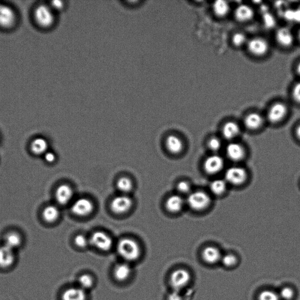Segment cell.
I'll return each mask as SVG.
<instances>
[{
  "label": "cell",
  "mask_w": 300,
  "mask_h": 300,
  "mask_svg": "<svg viewBox=\"0 0 300 300\" xmlns=\"http://www.w3.org/2000/svg\"><path fill=\"white\" fill-rule=\"evenodd\" d=\"M254 11L252 8L247 4H240L234 11V17L237 21L247 22L254 18Z\"/></svg>",
  "instance_id": "cell-15"
},
{
  "label": "cell",
  "mask_w": 300,
  "mask_h": 300,
  "mask_svg": "<svg viewBox=\"0 0 300 300\" xmlns=\"http://www.w3.org/2000/svg\"><path fill=\"white\" fill-rule=\"evenodd\" d=\"M227 188V183L225 180H215L211 183L210 190L215 195H220L224 193Z\"/></svg>",
  "instance_id": "cell-29"
},
{
  "label": "cell",
  "mask_w": 300,
  "mask_h": 300,
  "mask_svg": "<svg viewBox=\"0 0 300 300\" xmlns=\"http://www.w3.org/2000/svg\"><path fill=\"white\" fill-rule=\"evenodd\" d=\"M177 189L178 191L181 194H187L190 192L191 186L186 181H181V182L178 183Z\"/></svg>",
  "instance_id": "cell-38"
},
{
  "label": "cell",
  "mask_w": 300,
  "mask_h": 300,
  "mask_svg": "<svg viewBox=\"0 0 300 300\" xmlns=\"http://www.w3.org/2000/svg\"><path fill=\"white\" fill-rule=\"evenodd\" d=\"M296 72L297 73V74H298L299 76H300V62H299V63L297 65Z\"/></svg>",
  "instance_id": "cell-44"
},
{
  "label": "cell",
  "mask_w": 300,
  "mask_h": 300,
  "mask_svg": "<svg viewBox=\"0 0 300 300\" xmlns=\"http://www.w3.org/2000/svg\"><path fill=\"white\" fill-rule=\"evenodd\" d=\"M16 261V256L13 249L5 245L0 247V267L8 268L11 267Z\"/></svg>",
  "instance_id": "cell-14"
},
{
  "label": "cell",
  "mask_w": 300,
  "mask_h": 300,
  "mask_svg": "<svg viewBox=\"0 0 300 300\" xmlns=\"http://www.w3.org/2000/svg\"><path fill=\"white\" fill-rule=\"evenodd\" d=\"M296 134L298 139L300 141V124L297 126L296 130Z\"/></svg>",
  "instance_id": "cell-43"
},
{
  "label": "cell",
  "mask_w": 300,
  "mask_h": 300,
  "mask_svg": "<svg viewBox=\"0 0 300 300\" xmlns=\"http://www.w3.org/2000/svg\"><path fill=\"white\" fill-rule=\"evenodd\" d=\"M86 291L80 287L68 288L62 294V300H86Z\"/></svg>",
  "instance_id": "cell-21"
},
{
  "label": "cell",
  "mask_w": 300,
  "mask_h": 300,
  "mask_svg": "<svg viewBox=\"0 0 300 300\" xmlns=\"http://www.w3.org/2000/svg\"><path fill=\"white\" fill-rule=\"evenodd\" d=\"M48 149V143L44 138L37 137L31 142V151L36 155L45 154L47 152Z\"/></svg>",
  "instance_id": "cell-26"
},
{
  "label": "cell",
  "mask_w": 300,
  "mask_h": 300,
  "mask_svg": "<svg viewBox=\"0 0 300 300\" xmlns=\"http://www.w3.org/2000/svg\"><path fill=\"white\" fill-rule=\"evenodd\" d=\"M90 244L101 251H109L113 246V240L108 234L102 231H96L89 239Z\"/></svg>",
  "instance_id": "cell-7"
},
{
  "label": "cell",
  "mask_w": 300,
  "mask_h": 300,
  "mask_svg": "<svg viewBox=\"0 0 300 300\" xmlns=\"http://www.w3.org/2000/svg\"><path fill=\"white\" fill-rule=\"evenodd\" d=\"M45 160L48 163H53L56 160V155L53 152L47 151L44 154Z\"/></svg>",
  "instance_id": "cell-41"
},
{
  "label": "cell",
  "mask_w": 300,
  "mask_h": 300,
  "mask_svg": "<svg viewBox=\"0 0 300 300\" xmlns=\"http://www.w3.org/2000/svg\"><path fill=\"white\" fill-rule=\"evenodd\" d=\"M117 250L118 254L127 262H133L139 258L141 249L135 240L123 238L118 242Z\"/></svg>",
  "instance_id": "cell-1"
},
{
  "label": "cell",
  "mask_w": 300,
  "mask_h": 300,
  "mask_svg": "<svg viewBox=\"0 0 300 300\" xmlns=\"http://www.w3.org/2000/svg\"><path fill=\"white\" fill-rule=\"evenodd\" d=\"M75 244L79 248H85L89 244V240L83 234H78L74 239Z\"/></svg>",
  "instance_id": "cell-36"
},
{
  "label": "cell",
  "mask_w": 300,
  "mask_h": 300,
  "mask_svg": "<svg viewBox=\"0 0 300 300\" xmlns=\"http://www.w3.org/2000/svg\"><path fill=\"white\" fill-rule=\"evenodd\" d=\"M34 18L39 26L44 28L52 27L55 19L52 8L43 4L36 7L34 11Z\"/></svg>",
  "instance_id": "cell-2"
},
{
  "label": "cell",
  "mask_w": 300,
  "mask_h": 300,
  "mask_svg": "<svg viewBox=\"0 0 300 300\" xmlns=\"http://www.w3.org/2000/svg\"><path fill=\"white\" fill-rule=\"evenodd\" d=\"M184 202V200L180 195H172L167 200L166 207L169 212L177 213L183 209Z\"/></svg>",
  "instance_id": "cell-24"
},
{
  "label": "cell",
  "mask_w": 300,
  "mask_h": 300,
  "mask_svg": "<svg viewBox=\"0 0 300 300\" xmlns=\"http://www.w3.org/2000/svg\"><path fill=\"white\" fill-rule=\"evenodd\" d=\"M73 195L72 188L67 184L59 186L55 192L56 200L62 205L67 204L71 200Z\"/></svg>",
  "instance_id": "cell-16"
},
{
  "label": "cell",
  "mask_w": 300,
  "mask_h": 300,
  "mask_svg": "<svg viewBox=\"0 0 300 300\" xmlns=\"http://www.w3.org/2000/svg\"><path fill=\"white\" fill-rule=\"evenodd\" d=\"M297 37H298L299 40L300 41V28L297 33Z\"/></svg>",
  "instance_id": "cell-45"
},
{
  "label": "cell",
  "mask_w": 300,
  "mask_h": 300,
  "mask_svg": "<svg viewBox=\"0 0 300 300\" xmlns=\"http://www.w3.org/2000/svg\"><path fill=\"white\" fill-rule=\"evenodd\" d=\"M132 268L127 263H120L115 266L113 274L118 282H124L131 275Z\"/></svg>",
  "instance_id": "cell-23"
},
{
  "label": "cell",
  "mask_w": 300,
  "mask_h": 300,
  "mask_svg": "<svg viewBox=\"0 0 300 300\" xmlns=\"http://www.w3.org/2000/svg\"><path fill=\"white\" fill-rule=\"evenodd\" d=\"M94 205L91 200L82 198L75 200L71 207V211L79 217H86L92 213Z\"/></svg>",
  "instance_id": "cell-10"
},
{
  "label": "cell",
  "mask_w": 300,
  "mask_h": 300,
  "mask_svg": "<svg viewBox=\"0 0 300 300\" xmlns=\"http://www.w3.org/2000/svg\"><path fill=\"white\" fill-rule=\"evenodd\" d=\"M276 40L280 46L289 48L294 44V36L289 28L282 27L277 31Z\"/></svg>",
  "instance_id": "cell-13"
},
{
  "label": "cell",
  "mask_w": 300,
  "mask_h": 300,
  "mask_svg": "<svg viewBox=\"0 0 300 300\" xmlns=\"http://www.w3.org/2000/svg\"><path fill=\"white\" fill-rule=\"evenodd\" d=\"M65 5L63 1H53L50 2V8L54 11H61L64 9Z\"/></svg>",
  "instance_id": "cell-40"
},
{
  "label": "cell",
  "mask_w": 300,
  "mask_h": 300,
  "mask_svg": "<svg viewBox=\"0 0 300 300\" xmlns=\"http://www.w3.org/2000/svg\"><path fill=\"white\" fill-rule=\"evenodd\" d=\"M279 294L280 299L293 300L296 297V291L293 287H285L282 288Z\"/></svg>",
  "instance_id": "cell-33"
},
{
  "label": "cell",
  "mask_w": 300,
  "mask_h": 300,
  "mask_svg": "<svg viewBox=\"0 0 300 300\" xmlns=\"http://www.w3.org/2000/svg\"><path fill=\"white\" fill-rule=\"evenodd\" d=\"M117 188L121 192L127 193L132 190L133 188V183L130 178L127 177H121L117 181L116 183Z\"/></svg>",
  "instance_id": "cell-30"
},
{
  "label": "cell",
  "mask_w": 300,
  "mask_h": 300,
  "mask_svg": "<svg viewBox=\"0 0 300 300\" xmlns=\"http://www.w3.org/2000/svg\"><path fill=\"white\" fill-rule=\"evenodd\" d=\"M224 166V160L223 158L217 154H213L206 158L203 168L209 174H216L218 173Z\"/></svg>",
  "instance_id": "cell-12"
},
{
  "label": "cell",
  "mask_w": 300,
  "mask_h": 300,
  "mask_svg": "<svg viewBox=\"0 0 300 300\" xmlns=\"http://www.w3.org/2000/svg\"><path fill=\"white\" fill-rule=\"evenodd\" d=\"M264 123L262 116L257 112H251L246 116L244 118L245 126L249 130L259 129Z\"/></svg>",
  "instance_id": "cell-19"
},
{
  "label": "cell",
  "mask_w": 300,
  "mask_h": 300,
  "mask_svg": "<svg viewBox=\"0 0 300 300\" xmlns=\"http://www.w3.org/2000/svg\"><path fill=\"white\" fill-rule=\"evenodd\" d=\"M21 243V237L16 232H10L5 236L4 245L13 250L18 248Z\"/></svg>",
  "instance_id": "cell-28"
},
{
  "label": "cell",
  "mask_w": 300,
  "mask_h": 300,
  "mask_svg": "<svg viewBox=\"0 0 300 300\" xmlns=\"http://www.w3.org/2000/svg\"><path fill=\"white\" fill-rule=\"evenodd\" d=\"M226 153L232 161L241 160L245 156V150L240 144L237 143H230L226 148Z\"/></svg>",
  "instance_id": "cell-18"
},
{
  "label": "cell",
  "mask_w": 300,
  "mask_h": 300,
  "mask_svg": "<svg viewBox=\"0 0 300 300\" xmlns=\"http://www.w3.org/2000/svg\"><path fill=\"white\" fill-rule=\"evenodd\" d=\"M212 10L217 17L224 18L230 12L231 7L228 2L219 0L214 2L212 5Z\"/></svg>",
  "instance_id": "cell-25"
},
{
  "label": "cell",
  "mask_w": 300,
  "mask_h": 300,
  "mask_svg": "<svg viewBox=\"0 0 300 300\" xmlns=\"http://www.w3.org/2000/svg\"><path fill=\"white\" fill-rule=\"evenodd\" d=\"M203 261L209 265H215L221 260L222 256L218 249L214 246H208L202 252Z\"/></svg>",
  "instance_id": "cell-17"
},
{
  "label": "cell",
  "mask_w": 300,
  "mask_h": 300,
  "mask_svg": "<svg viewBox=\"0 0 300 300\" xmlns=\"http://www.w3.org/2000/svg\"><path fill=\"white\" fill-rule=\"evenodd\" d=\"M258 300H280L279 294L271 290H264L259 294Z\"/></svg>",
  "instance_id": "cell-35"
},
{
  "label": "cell",
  "mask_w": 300,
  "mask_h": 300,
  "mask_svg": "<svg viewBox=\"0 0 300 300\" xmlns=\"http://www.w3.org/2000/svg\"><path fill=\"white\" fill-rule=\"evenodd\" d=\"M246 45L249 52L256 57H262L267 55L270 50V45L267 41L262 37H254L249 39Z\"/></svg>",
  "instance_id": "cell-5"
},
{
  "label": "cell",
  "mask_w": 300,
  "mask_h": 300,
  "mask_svg": "<svg viewBox=\"0 0 300 300\" xmlns=\"http://www.w3.org/2000/svg\"><path fill=\"white\" fill-rule=\"evenodd\" d=\"M16 14L7 5L0 4V27L9 29L16 24Z\"/></svg>",
  "instance_id": "cell-11"
},
{
  "label": "cell",
  "mask_w": 300,
  "mask_h": 300,
  "mask_svg": "<svg viewBox=\"0 0 300 300\" xmlns=\"http://www.w3.org/2000/svg\"><path fill=\"white\" fill-rule=\"evenodd\" d=\"M168 300H183V299L180 291H174L173 292L169 294Z\"/></svg>",
  "instance_id": "cell-42"
},
{
  "label": "cell",
  "mask_w": 300,
  "mask_h": 300,
  "mask_svg": "<svg viewBox=\"0 0 300 300\" xmlns=\"http://www.w3.org/2000/svg\"><path fill=\"white\" fill-rule=\"evenodd\" d=\"M247 178V173L245 169L237 167H232L226 171L225 180L227 183L233 185L242 184Z\"/></svg>",
  "instance_id": "cell-8"
},
{
  "label": "cell",
  "mask_w": 300,
  "mask_h": 300,
  "mask_svg": "<svg viewBox=\"0 0 300 300\" xmlns=\"http://www.w3.org/2000/svg\"><path fill=\"white\" fill-rule=\"evenodd\" d=\"M248 39L245 33L241 32L234 33L232 37V42L234 47L239 48L247 45Z\"/></svg>",
  "instance_id": "cell-32"
},
{
  "label": "cell",
  "mask_w": 300,
  "mask_h": 300,
  "mask_svg": "<svg viewBox=\"0 0 300 300\" xmlns=\"http://www.w3.org/2000/svg\"><path fill=\"white\" fill-rule=\"evenodd\" d=\"M133 201L131 198L123 195L116 197L110 203V208L116 214H123L129 211L132 208Z\"/></svg>",
  "instance_id": "cell-9"
},
{
  "label": "cell",
  "mask_w": 300,
  "mask_h": 300,
  "mask_svg": "<svg viewBox=\"0 0 300 300\" xmlns=\"http://www.w3.org/2000/svg\"><path fill=\"white\" fill-rule=\"evenodd\" d=\"M167 149L172 154H177L183 151V144L182 140L177 135L171 134L166 138Z\"/></svg>",
  "instance_id": "cell-22"
},
{
  "label": "cell",
  "mask_w": 300,
  "mask_h": 300,
  "mask_svg": "<svg viewBox=\"0 0 300 300\" xmlns=\"http://www.w3.org/2000/svg\"><path fill=\"white\" fill-rule=\"evenodd\" d=\"M211 202L210 197L203 191H195L189 193L186 203L192 209L200 211L207 208Z\"/></svg>",
  "instance_id": "cell-3"
},
{
  "label": "cell",
  "mask_w": 300,
  "mask_h": 300,
  "mask_svg": "<svg viewBox=\"0 0 300 300\" xmlns=\"http://www.w3.org/2000/svg\"><path fill=\"white\" fill-rule=\"evenodd\" d=\"M208 146L212 151H218L222 147V142L218 138L212 137L208 141Z\"/></svg>",
  "instance_id": "cell-37"
},
{
  "label": "cell",
  "mask_w": 300,
  "mask_h": 300,
  "mask_svg": "<svg viewBox=\"0 0 300 300\" xmlns=\"http://www.w3.org/2000/svg\"><path fill=\"white\" fill-rule=\"evenodd\" d=\"M78 283L79 287L85 290L92 287L94 280L89 274H83L79 277Z\"/></svg>",
  "instance_id": "cell-31"
},
{
  "label": "cell",
  "mask_w": 300,
  "mask_h": 300,
  "mask_svg": "<svg viewBox=\"0 0 300 300\" xmlns=\"http://www.w3.org/2000/svg\"><path fill=\"white\" fill-rule=\"evenodd\" d=\"M288 108L286 104L278 101L272 104L268 110L267 118L272 124H277L284 119L288 115Z\"/></svg>",
  "instance_id": "cell-6"
},
{
  "label": "cell",
  "mask_w": 300,
  "mask_h": 300,
  "mask_svg": "<svg viewBox=\"0 0 300 300\" xmlns=\"http://www.w3.org/2000/svg\"><path fill=\"white\" fill-rule=\"evenodd\" d=\"M240 132L239 124L233 121H229L223 124L222 134L226 140H232L238 136Z\"/></svg>",
  "instance_id": "cell-20"
},
{
  "label": "cell",
  "mask_w": 300,
  "mask_h": 300,
  "mask_svg": "<svg viewBox=\"0 0 300 300\" xmlns=\"http://www.w3.org/2000/svg\"><path fill=\"white\" fill-rule=\"evenodd\" d=\"M191 279V274L188 270L184 268H178L172 271L169 283L174 291H179L189 284Z\"/></svg>",
  "instance_id": "cell-4"
},
{
  "label": "cell",
  "mask_w": 300,
  "mask_h": 300,
  "mask_svg": "<svg viewBox=\"0 0 300 300\" xmlns=\"http://www.w3.org/2000/svg\"><path fill=\"white\" fill-rule=\"evenodd\" d=\"M60 212L59 209L54 205H48L44 209L42 212V217L45 222L51 223L56 221L59 217Z\"/></svg>",
  "instance_id": "cell-27"
},
{
  "label": "cell",
  "mask_w": 300,
  "mask_h": 300,
  "mask_svg": "<svg viewBox=\"0 0 300 300\" xmlns=\"http://www.w3.org/2000/svg\"><path fill=\"white\" fill-rule=\"evenodd\" d=\"M220 261L222 262L223 266L226 267L231 268L234 267L237 263V258L235 255L233 254H227L223 256Z\"/></svg>",
  "instance_id": "cell-34"
},
{
  "label": "cell",
  "mask_w": 300,
  "mask_h": 300,
  "mask_svg": "<svg viewBox=\"0 0 300 300\" xmlns=\"http://www.w3.org/2000/svg\"><path fill=\"white\" fill-rule=\"evenodd\" d=\"M291 94L294 101L297 103L300 104V82L294 86Z\"/></svg>",
  "instance_id": "cell-39"
}]
</instances>
